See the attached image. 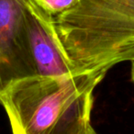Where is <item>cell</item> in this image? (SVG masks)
<instances>
[{"label": "cell", "instance_id": "obj_1", "mask_svg": "<svg viewBox=\"0 0 134 134\" xmlns=\"http://www.w3.org/2000/svg\"><path fill=\"white\" fill-rule=\"evenodd\" d=\"M109 71L72 75H34L10 82L0 93L16 134H94V90Z\"/></svg>", "mask_w": 134, "mask_h": 134}, {"label": "cell", "instance_id": "obj_2", "mask_svg": "<svg viewBox=\"0 0 134 134\" xmlns=\"http://www.w3.org/2000/svg\"><path fill=\"white\" fill-rule=\"evenodd\" d=\"M54 20L62 47L78 70H110L134 57V0H80Z\"/></svg>", "mask_w": 134, "mask_h": 134}, {"label": "cell", "instance_id": "obj_3", "mask_svg": "<svg viewBox=\"0 0 134 134\" xmlns=\"http://www.w3.org/2000/svg\"><path fill=\"white\" fill-rule=\"evenodd\" d=\"M26 31L36 75H72L82 73L64 52L55 29L54 17L33 0H24Z\"/></svg>", "mask_w": 134, "mask_h": 134}, {"label": "cell", "instance_id": "obj_4", "mask_svg": "<svg viewBox=\"0 0 134 134\" xmlns=\"http://www.w3.org/2000/svg\"><path fill=\"white\" fill-rule=\"evenodd\" d=\"M34 75L24 0H0V79L4 89L15 79Z\"/></svg>", "mask_w": 134, "mask_h": 134}, {"label": "cell", "instance_id": "obj_5", "mask_svg": "<svg viewBox=\"0 0 134 134\" xmlns=\"http://www.w3.org/2000/svg\"><path fill=\"white\" fill-rule=\"evenodd\" d=\"M34 2L54 18L75 8L80 0H33Z\"/></svg>", "mask_w": 134, "mask_h": 134}, {"label": "cell", "instance_id": "obj_6", "mask_svg": "<svg viewBox=\"0 0 134 134\" xmlns=\"http://www.w3.org/2000/svg\"><path fill=\"white\" fill-rule=\"evenodd\" d=\"M130 78L132 83L134 84V57L130 60Z\"/></svg>", "mask_w": 134, "mask_h": 134}, {"label": "cell", "instance_id": "obj_7", "mask_svg": "<svg viewBox=\"0 0 134 134\" xmlns=\"http://www.w3.org/2000/svg\"><path fill=\"white\" fill-rule=\"evenodd\" d=\"M4 90V86H3V84H2V82H1V79H0V93Z\"/></svg>", "mask_w": 134, "mask_h": 134}]
</instances>
